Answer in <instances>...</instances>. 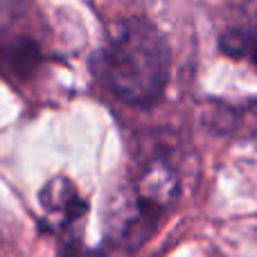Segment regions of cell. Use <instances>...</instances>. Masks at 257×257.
<instances>
[{
	"mask_svg": "<svg viewBox=\"0 0 257 257\" xmlns=\"http://www.w3.org/2000/svg\"><path fill=\"white\" fill-rule=\"evenodd\" d=\"M178 190H181V181L178 174L167 160H151L145 169H142L140 178L133 185V196L140 205H145L147 210L156 212L158 217H163L165 210L176 201Z\"/></svg>",
	"mask_w": 257,
	"mask_h": 257,
	"instance_id": "cell-4",
	"label": "cell"
},
{
	"mask_svg": "<svg viewBox=\"0 0 257 257\" xmlns=\"http://www.w3.org/2000/svg\"><path fill=\"white\" fill-rule=\"evenodd\" d=\"M39 203L45 214V221L41 223V228H48V230H63L88 210L86 201L77 192L75 183L66 176L50 178L39 192Z\"/></svg>",
	"mask_w": 257,
	"mask_h": 257,
	"instance_id": "cell-3",
	"label": "cell"
},
{
	"mask_svg": "<svg viewBox=\"0 0 257 257\" xmlns=\"http://www.w3.org/2000/svg\"><path fill=\"white\" fill-rule=\"evenodd\" d=\"M160 217L145 205H140L128 192L126 196L115 201L108 217V239L115 246L126 250H136L154 235L156 226H158Z\"/></svg>",
	"mask_w": 257,
	"mask_h": 257,
	"instance_id": "cell-2",
	"label": "cell"
},
{
	"mask_svg": "<svg viewBox=\"0 0 257 257\" xmlns=\"http://www.w3.org/2000/svg\"><path fill=\"white\" fill-rule=\"evenodd\" d=\"M248 16H244V23L226 27L219 34V50L232 59L248 57L257 63V5H246Z\"/></svg>",
	"mask_w": 257,
	"mask_h": 257,
	"instance_id": "cell-5",
	"label": "cell"
},
{
	"mask_svg": "<svg viewBox=\"0 0 257 257\" xmlns=\"http://www.w3.org/2000/svg\"><path fill=\"white\" fill-rule=\"evenodd\" d=\"M59 257H106L102 250H95V248H88L84 241L79 239H70L61 246V253Z\"/></svg>",
	"mask_w": 257,
	"mask_h": 257,
	"instance_id": "cell-6",
	"label": "cell"
},
{
	"mask_svg": "<svg viewBox=\"0 0 257 257\" xmlns=\"http://www.w3.org/2000/svg\"><path fill=\"white\" fill-rule=\"evenodd\" d=\"M169 45L165 34L145 16H126L104 27L93 75L124 104H151L169 79Z\"/></svg>",
	"mask_w": 257,
	"mask_h": 257,
	"instance_id": "cell-1",
	"label": "cell"
}]
</instances>
